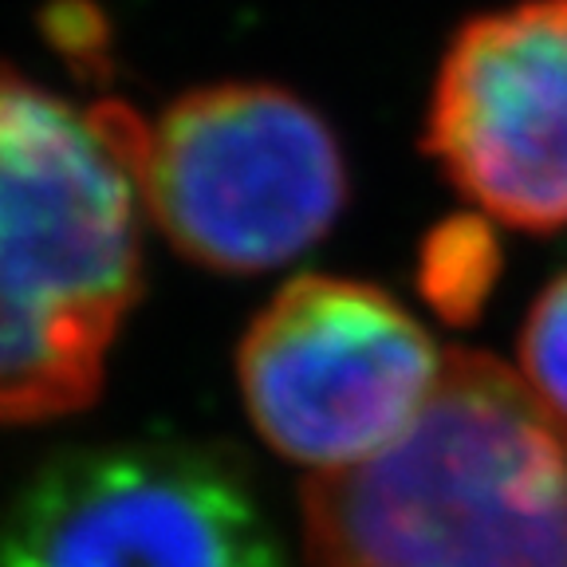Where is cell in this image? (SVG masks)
<instances>
[{
    "label": "cell",
    "mask_w": 567,
    "mask_h": 567,
    "mask_svg": "<svg viewBox=\"0 0 567 567\" xmlns=\"http://www.w3.org/2000/svg\"><path fill=\"white\" fill-rule=\"evenodd\" d=\"M142 205L186 260L268 272L300 257L347 202L343 151L323 118L272 83H213L142 126Z\"/></svg>",
    "instance_id": "3"
},
{
    "label": "cell",
    "mask_w": 567,
    "mask_h": 567,
    "mask_svg": "<svg viewBox=\"0 0 567 567\" xmlns=\"http://www.w3.org/2000/svg\"><path fill=\"white\" fill-rule=\"evenodd\" d=\"M422 146L488 217L567 229V0H520L461 24Z\"/></svg>",
    "instance_id": "6"
},
{
    "label": "cell",
    "mask_w": 567,
    "mask_h": 567,
    "mask_svg": "<svg viewBox=\"0 0 567 567\" xmlns=\"http://www.w3.org/2000/svg\"><path fill=\"white\" fill-rule=\"evenodd\" d=\"M445 354L374 284L300 276L248 323L237 382L276 453L316 473L347 470L402 434Z\"/></svg>",
    "instance_id": "5"
},
{
    "label": "cell",
    "mask_w": 567,
    "mask_h": 567,
    "mask_svg": "<svg viewBox=\"0 0 567 567\" xmlns=\"http://www.w3.org/2000/svg\"><path fill=\"white\" fill-rule=\"evenodd\" d=\"M0 567H288L245 470L194 442H115L35 470Z\"/></svg>",
    "instance_id": "4"
},
{
    "label": "cell",
    "mask_w": 567,
    "mask_h": 567,
    "mask_svg": "<svg viewBox=\"0 0 567 567\" xmlns=\"http://www.w3.org/2000/svg\"><path fill=\"white\" fill-rule=\"evenodd\" d=\"M142 118L0 68V425L91 406L142 292Z\"/></svg>",
    "instance_id": "1"
},
{
    "label": "cell",
    "mask_w": 567,
    "mask_h": 567,
    "mask_svg": "<svg viewBox=\"0 0 567 567\" xmlns=\"http://www.w3.org/2000/svg\"><path fill=\"white\" fill-rule=\"evenodd\" d=\"M501 268H505V252L493 225L481 213H457L425 233L414 280L437 319L453 328H470L485 311Z\"/></svg>",
    "instance_id": "7"
},
{
    "label": "cell",
    "mask_w": 567,
    "mask_h": 567,
    "mask_svg": "<svg viewBox=\"0 0 567 567\" xmlns=\"http://www.w3.org/2000/svg\"><path fill=\"white\" fill-rule=\"evenodd\" d=\"M44 40L83 80H106L111 71V24L95 0H52L40 17Z\"/></svg>",
    "instance_id": "9"
},
{
    "label": "cell",
    "mask_w": 567,
    "mask_h": 567,
    "mask_svg": "<svg viewBox=\"0 0 567 567\" xmlns=\"http://www.w3.org/2000/svg\"><path fill=\"white\" fill-rule=\"evenodd\" d=\"M300 501L311 567H567V422L496 359L450 351L406 430Z\"/></svg>",
    "instance_id": "2"
},
{
    "label": "cell",
    "mask_w": 567,
    "mask_h": 567,
    "mask_svg": "<svg viewBox=\"0 0 567 567\" xmlns=\"http://www.w3.org/2000/svg\"><path fill=\"white\" fill-rule=\"evenodd\" d=\"M520 363L528 386L567 422V272H559L532 303L520 331Z\"/></svg>",
    "instance_id": "8"
}]
</instances>
